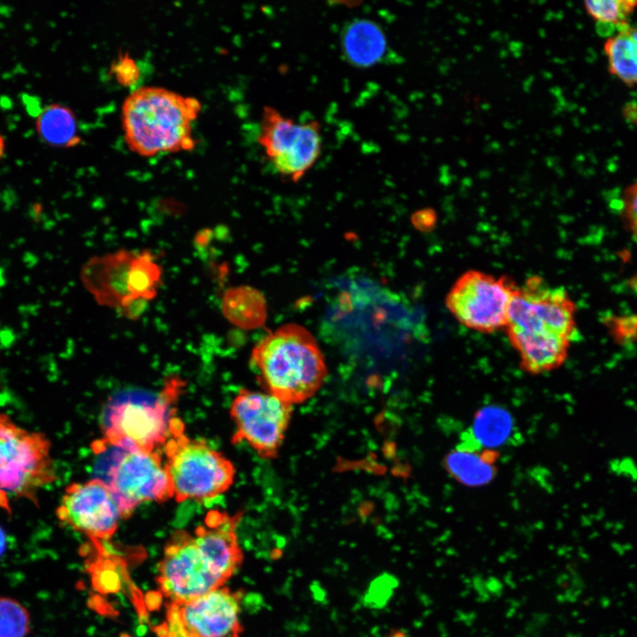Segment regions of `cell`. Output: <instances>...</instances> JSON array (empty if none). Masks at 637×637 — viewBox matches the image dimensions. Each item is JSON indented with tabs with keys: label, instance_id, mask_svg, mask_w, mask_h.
Segmentation results:
<instances>
[{
	"label": "cell",
	"instance_id": "cell-22",
	"mask_svg": "<svg viewBox=\"0 0 637 637\" xmlns=\"http://www.w3.org/2000/svg\"><path fill=\"white\" fill-rule=\"evenodd\" d=\"M160 278V269L150 255H134L127 277L130 295L147 300L153 297Z\"/></svg>",
	"mask_w": 637,
	"mask_h": 637
},
{
	"label": "cell",
	"instance_id": "cell-8",
	"mask_svg": "<svg viewBox=\"0 0 637 637\" xmlns=\"http://www.w3.org/2000/svg\"><path fill=\"white\" fill-rule=\"evenodd\" d=\"M515 288L505 277L469 270L447 294L446 306L465 327L493 333L506 326Z\"/></svg>",
	"mask_w": 637,
	"mask_h": 637
},
{
	"label": "cell",
	"instance_id": "cell-7",
	"mask_svg": "<svg viewBox=\"0 0 637 637\" xmlns=\"http://www.w3.org/2000/svg\"><path fill=\"white\" fill-rule=\"evenodd\" d=\"M257 142L279 174L298 181L320 157L321 126L317 120L297 122L265 106Z\"/></svg>",
	"mask_w": 637,
	"mask_h": 637
},
{
	"label": "cell",
	"instance_id": "cell-28",
	"mask_svg": "<svg viewBox=\"0 0 637 637\" xmlns=\"http://www.w3.org/2000/svg\"><path fill=\"white\" fill-rule=\"evenodd\" d=\"M622 113L626 122L637 126V101L632 100L625 104Z\"/></svg>",
	"mask_w": 637,
	"mask_h": 637
},
{
	"label": "cell",
	"instance_id": "cell-24",
	"mask_svg": "<svg viewBox=\"0 0 637 637\" xmlns=\"http://www.w3.org/2000/svg\"><path fill=\"white\" fill-rule=\"evenodd\" d=\"M30 625L26 607L13 598L0 596V637H26Z\"/></svg>",
	"mask_w": 637,
	"mask_h": 637
},
{
	"label": "cell",
	"instance_id": "cell-29",
	"mask_svg": "<svg viewBox=\"0 0 637 637\" xmlns=\"http://www.w3.org/2000/svg\"><path fill=\"white\" fill-rule=\"evenodd\" d=\"M6 548V537L4 531L0 528V557L4 553Z\"/></svg>",
	"mask_w": 637,
	"mask_h": 637
},
{
	"label": "cell",
	"instance_id": "cell-20",
	"mask_svg": "<svg viewBox=\"0 0 637 637\" xmlns=\"http://www.w3.org/2000/svg\"><path fill=\"white\" fill-rule=\"evenodd\" d=\"M78 126L73 112L60 104L46 105L37 114L35 130L40 139L58 148H66L77 144Z\"/></svg>",
	"mask_w": 637,
	"mask_h": 637
},
{
	"label": "cell",
	"instance_id": "cell-27",
	"mask_svg": "<svg viewBox=\"0 0 637 637\" xmlns=\"http://www.w3.org/2000/svg\"><path fill=\"white\" fill-rule=\"evenodd\" d=\"M113 73L119 83L132 85L139 77V70L134 61L128 57H122L113 66Z\"/></svg>",
	"mask_w": 637,
	"mask_h": 637
},
{
	"label": "cell",
	"instance_id": "cell-5",
	"mask_svg": "<svg viewBox=\"0 0 637 637\" xmlns=\"http://www.w3.org/2000/svg\"><path fill=\"white\" fill-rule=\"evenodd\" d=\"M56 479L50 440L0 411V508L11 512L20 499L37 504L40 490Z\"/></svg>",
	"mask_w": 637,
	"mask_h": 637
},
{
	"label": "cell",
	"instance_id": "cell-15",
	"mask_svg": "<svg viewBox=\"0 0 637 637\" xmlns=\"http://www.w3.org/2000/svg\"><path fill=\"white\" fill-rule=\"evenodd\" d=\"M134 255L118 252L94 259L85 268V283L102 303L119 307L130 294L127 277Z\"/></svg>",
	"mask_w": 637,
	"mask_h": 637
},
{
	"label": "cell",
	"instance_id": "cell-17",
	"mask_svg": "<svg viewBox=\"0 0 637 637\" xmlns=\"http://www.w3.org/2000/svg\"><path fill=\"white\" fill-rule=\"evenodd\" d=\"M495 449H476L457 445L443 460L447 472L460 484L479 487L490 483L497 472Z\"/></svg>",
	"mask_w": 637,
	"mask_h": 637
},
{
	"label": "cell",
	"instance_id": "cell-18",
	"mask_svg": "<svg viewBox=\"0 0 637 637\" xmlns=\"http://www.w3.org/2000/svg\"><path fill=\"white\" fill-rule=\"evenodd\" d=\"M513 431L510 412L503 406L489 404L476 411L471 429L464 434L459 444L477 449H495L506 444Z\"/></svg>",
	"mask_w": 637,
	"mask_h": 637
},
{
	"label": "cell",
	"instance_id": "cell-12",
	"mask_svg": "<svg viewBox=\"0 0 637 637\" xmlns=\"http://www.w3.org/2000/svg\"><path fill=\"white\" fill-rule=\"evenodd\" d=\"M57 517L62 524L86 534L96 543L111 539L123 519L109 485L100 479L66 487L57 508Z\"/></svg>",
	"mask_w": 637,
	"mask_h": 637
},
{
	"label": "cell",
	"instance_id": "cell-30",
	"mask_svg": "<svg viewBox=\"0 0 637 637\" xmlns=\"http://www.w3.org/2000/svg\"><path fill=\"white\" fill-rule=\"evenodd\" d=\"M630 231L637 239V225L630 227Z\"/></svg>",
	"mask_w": 637,
	"mask_h": 637
},
{
	"label": "cell",
	"instance_id": "cell-25",
	"mask_svg": "<svg viewBox=\"0 0 637 637\" xmlns=\"http://www.w3.org/2000/svg\"><path fill=\"white\" fill-rule=\"evenodd\" d=\"M154 631L157 637H192L182 626L175 608L170 604L166 618Z\"/></svg>",
	"mask_w": 637,
	"mask_h": 637
},
{
	"label": "cell",
	"instance_id": "cell-13",
	"mask_svg": "<svg viewBox=\"0 0 637 637\" xmlns=\"http://www.w3.org/2000/svg\"><path fill=\"white\" fill-rule=\"evenodd\" d=\"M172 604L192 637H240L241 594L221 587L181 603Z\"/></svg>",
	"mask_w": 637,
	"mask_h": 637
},
{
	"label": "cell",
	"instance_id": "cell-1",
	"mask_svg": "<svg viewBox=\"0 0 637 637\" xmlns=\"http://www.w3.org/2000/svg\"><path fill=\"white\" fill-rule=\"evenodd\" d=\"M575 313L563 288L537 276L516 286L505 329L526 372L541 374L563 365L571 343L579 338Z\"/></svg>",
	"mask_w": 637,
	"mask_h": 637
},
{
	"label": "cell",
	"instance_id": "cell-14",
	"mask_svg": "<svg viewBox=\"0 0 637 637\" xmlns=\"http://www.w3.org/2000/svg\"><path fill=\"white\" fill-rule=\"evenodd\" d=\"M241 517V513L231 516L219 510H210L193 535L211 570L224 584L238 569L243 558L235 534Z\"/></svg>",
	"mask_w": 637,
	"mask_h": 637
},
{
	"label": "cell",
	"instance_id": "cell-16",
	"mask_svg": "<svg viewBox=\"0 0 637 637\" xmlns=\"http://www.w3.org/2000/svg\"><path fill=\"white\" fill-rule=\"evenodd\" d=\"M341 48L349 64L365 68L380 62L388 45L386 35L376 22L368 19H356L343 27Z\"/></svg>",
	"mask_w": 637,
	"mask_h": 637
},
{
	"label": "cell",
	"instance_id": "cell-9",
	"mask_svg": "<svg viewBox=\"0 0 637 637\" xmlns=\"http://www.w3.org/2000/svg\"><path fill=\"white\" fill-rule=\"evenodd\" d=\"M293 405L267 393L242 388L230 407L234 444L245 442L260 457L274 459L287 433Z\"/></svg>",
	"mask_w": 637,
	"mask_h": 637
},
{
	"label": "cell",
	"instance_id": "cell-11",
	"mask_svg": "<svg viewBox=\"0 0 637 637\" xmlns=\"http://www.w3.org/2000/svg\"><path fill=\"white\" fill-rule=\"evenodd\" d=\"M157 583L171 603L191 601L224 585L185 530L175 531L164 547Z\"/></svg>",
	"mask_w": 637,
	"mask_h": 637
},
{
	"label": "cell",
	"instance_id": "cell-4",
	"mask_svg": "<svg viewBox=\"0 0 637 637\" xmlns=\"http://www.w3.org/2000/svg\"><path fill=\"white\" fill-rule=\"evenodd\" d=\"M183 383L170 379L154 396H125L110 403L102 419L104 444L123 450L157 451L171 436L174 403Z\"/></svg>",
	"mask_w": 637,
	"mask_h": 637
},
{
	"label": "cell",
	"instance_id": "cell-10",
	"mask_svg": "<svg viewBox=\"0 0 637 637\" xmlns=\"http://www.w3.org/2000/svg\"><path fill=\"white\" fill-rule=\"evenodd\" d=\"M107 483L122 518L132 516L141 503H163L174 496L173 487L158 451L124 450L109 469Z\"/></svg>",
	"mask_w": 637,
	"mask_h": 637
},
{
	"label": "cell",
	"instance_id": "cell-21",
	"mask_svg": "<svg viewBox=\"0 0 637 637\" xmlns=\"http://www.w3.org/2000/svg\"><path fill=\"white\" fill-rule=\"evenodd\" d=\"M222 311L227 319L242 327L257 326L265 313L262 297L248 288L226 291L222 299Z\"/></svg>",
	"mask_w": 637,
	"mask_h": 637
},
{
	"label": "cell",
	"instance_id": "cell-2",
	"mask_svg": "<svg viewBox=\"0 0 637 637\" xmlns=\"http://www.w3.org/2000/svg\"><path fill=\"white\" fill-rule=\"evenodd\" d=\"M250 361L265 391L291 405L311 398L327 376L317 341L296 324L280 326L261 339Z\"/></svg>",
	"mask_w": 637,
	"mask_h": 637
},
{
	"label": "cell",
	"instance_id": "cell-6",
	"mask_svg": "<svg viewBox=\"0 0 637 637\" xmlns=\"http://www.w3.org/2000/svg\"><path fill=\"white\" fill-rule=\"evenodd\" d=\"M163 451L173 487V497L178 503L215 498L234 483L235 469L233 463L206 441L187 436L184 423L179 417L173 420L171 436Z\"/></svg>",
	"mask_w": 637,
	"mask_h": 637
},
{
	"label": "cell",
	"instance_id": "cell-19",
	"mask_svg": "<svg viewBox=\"0 0 637 637\" xmlns=\"http://www.w3.org/2000/svg\"><path fill=\"white\" fill-rule=\"evenodd\" d=\"M609 72L624 84H637V25H627L608 36L603 44Z\"/></svg>",
	"mask_w": 637,
	"mask_h": 637
},
{
	"label": "cell",
	"instance_id": "cell-3",
	"mask_svg": "<svg viewBox=\"0 0 637 637\" xmlns=\"http://www.w3.org/2000/svg\"><path fill=\"white\" fill-rule=\"evenodd\" d=\"M198 100L158 87L133 91L122 105V127L129 148L141 156L191 150Z\"/></svg>",
	"mask_w": 637,
	"mask_h": 637
},
{
	"label": "cell",
	"instance_id": "cell-23",
	"mask_svg": "<svg viewBox=\"0 0 637 637\" xmlns=\"http://www.w3.org/2000/svg\"><path fill=\"white\" fill-rule=\"evenodd\" d=\"M587 14L598 24L621 28L628 25L630 15L637 8L636 0H595L586 1Z\"/></svg>",
	"mask_w": 637,
	"mask_h": 637
},
{
	"label": "cell",
	"instance_id": "cell-26",
	"mask_svg": "<svg viewBox=\"0 0 637 637\" xmlns=\"http://www.w3.org/2000/svg\"><path fill=\"white\" fill-rule=\"evenodd\" d=\"M623 218L630 228L637 225V180L627 186L622 195Z\"/></svg>",
	"mask_w": 637,
	"mask_h": 637
}]
</instances>
